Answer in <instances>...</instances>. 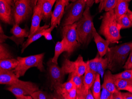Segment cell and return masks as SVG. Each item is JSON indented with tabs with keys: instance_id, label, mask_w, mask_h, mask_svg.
I'll use <instances>...</instances> for the list:
<instances>
[{
	"instance_id": "e0dca14e",
	"label": "cell",
	"mask_w": 132,
	"mask_h": 99,
	"mask_svg": "<svg viewBox=\"0 0 132 99\" xmlns=\"http://www.w3.org/2000/svg\"><path fill=\"white\" fill-rule=\"evenodd\" d=\"M49 27V25L45 24L43 26H40V28L36 31L31 36H29L26 42H24L23 43L22 45L21 53H23L26 49L31 43H32L33 42H35L37 40L42 36H43L44 32L46 29Z\"/></svg>"
},
{
	"instance_id": "5b68a950",
	"label": "cell",
	"mask_w": 132,
	"mask_h": 99,
	"mask_svg": "<svg viewBox=\"0 0 132 99\" xmlns=\"http://www.w3.org/2000/svg\"><path fill=\"white\" fill-rule=\"evenodd\" d=\"M38 0H18L13 7L15 24L20 25L33 14Z\"/></svg>"
},
{
	"instance_id": "836d02e7",
	"label": "cell",
	"mask_w": 132,
	"mask_h": 99,
	"mask_svg": "<svg viewBox=\"0 0 132 99\" xmlns=\"http://www.w3.org/2000/svg\"><path fill=\"white\" fill-rule=\"evenodd\" d=\"M100 57V55L98 53L94 59L91 60H88L86 62L87 64L88 65L90 69L96 74H98V63Z\"/></svg>"
},
{
	"instance_id": "9c48e42d",
	"label": "cell",
	"mask_w": 132,
	"mask_h": 99,
	"mask_svg": "<svg viewBox=\"0 0 132 99\" xmlns=\"http://www.w3.org/2000/svg\"><path fill=\"white\" fill-rule=\"evenodd\" d=\"M48 69L49 74L51 81V90H54L56 86L63 83L65 75L62 71L61 68L57 65L53 63L52 59L47 63Z\"/></svg>"
},
{
	"instance_id": "f1b7e54d",
	"label": "cell",
	"mask_w": 132,
	"mask_h": 99,
	"mask_svg": "<svg viewBox=\"0 0 132 99\" xmlns=\"http://www.w3.org/2000/svg\"><path fill=\"white\" fill-rule=\"evenodd\" d=\"M109 65V60L107 57L103 58V57H100L98 63L97 69L98 74L103 77L104 71L106 69L108 68Z\"/></svg>"
},
{
	"instance_id": "3957f363",
	"label": "cell",
	"mask_w": 132,
	"mask_h": 99,
	"mask_svg": "<svg viewBox=\"0 0 132 99\" xmlns=\"http://www.w3.org/2000/svg\"><path fill=\"white\" fill-rule=\"evenodd\" d=\"M132 49V42L109 48L106 54L109 60L108 68L113 71L116 66L123 65Z\"/></svg>"
},
{
	"instance_id": "ac0fdd59",
	"label": "cell",
	"mask_w": 132,
	"mask_h": 99,
	"mask_svg": "<svg viewBox=\"0 0 132 99\" xmlns=\"http://www.w3.org/2000/svg\"><path fill=\"white\" fill-rule=\"evenodd\" d=\"M115 80L113 74L109 70L104 74L103 83L102 86L105 87L111 93H114L118 90L115 85Z\"/></svg>"
},
{
	"instance_id": "4fadbf2b",
	"label": "cell",
	"mask_w": 132,
	"mask_h": 99,
	"mask_svg": "<svg viewBox=\"0 0 132 99\" xmlns=\"http://www.w3.org/2000/svg\"><path fill=\"white\" fill-rule=\"evenodd\" d=\"M93 36L97 46L98 54L100 57H103L106 55L109 48L110 42L107 40H104L101 37L96 30L94 24L93 25Z\"/></svg>"
},
{
	"instance_id": "52a82bcc",
	"label": "cell",
	"mask_w": 132,
	"mask_h": 99,
	"mask_svg": "<svg viewBox=\"0 0 132 99\" xmlns=\"http://www.w3.org/2000/svg\"><path fill=\"white\" fill-rule=\"evenodd\" d=\"M77 22L63 26L61 34L64 41L65 49L68 57H69L81 46L77 40L76 33Z\"/></svg>"
},
{
	"instance_id": "d590c367",
	"label": "cell",
	"mask_w": 132,
	"mask_h": 99,
	"mask_svg": "<svg viewBox=\"0 0 132 99\" xmlns=\"http://www.w3.org/2000/svg\"><path fill=\"white\" fill-rule=\"evenodd\" d=\"M63 99H77V92L76 86L63 96Z\"/></svg>"
},
{
	"instance_id": "30bf717a",
	"label": "cell",
	"mask_w": 132,
	"mask_h": 99,
	"mask_svg": "<svg viewBox=\"0 0 132 99\" xmlns=\"http://www.w3.org/2000/svg\"><path fill=\"white\" fill-rule=\"evenodd\" d=\"M0 19L6 24L13 26L15 24L13 7L4 0H0Z\"/></svg>"
},
{
	"instance_id": "8992f818",
	"label": "cell",
	"mask_w": 132,
	"mask_h": 99,
	"mask_svg": "<svg viewBox=\"0 0 132 99\" xmlns=\"http://www.w3.org/2000/svg\"><path fill=\"white\" fill-rule=\"evenodd\" d=\"M86 6V0H77L66 6L62 26L72 24L83 17Z\"/></svg>"
},
{
	"instance_id": "74e56055",
	"label": "cell",
	"mask_w": 132,
	"mask_h": 99,
	"mask_svg": "<svg viewBox=\"0 0 132 99\" xmlns=\"http://www.w3.org/2000/svg\"><path fill=\"white\" fill-rule=\"evenodd\" d=\"M54 28L52 26H50L48 29H46L44 32L43 36L44 37L46 40H52V37L51 32Z\"/></svg>"
},
{
	"instance_id": "5bb4252c",
	"label": "cell",
	"mask_w": 132,
	"mask_h": 99,
	"mask_svg": "<svg viewBox=\"0 0 132 99\" xmlns=\"http://www.w3.org/2000/svg\"><path fill=\"white\" fill-rule=\"evenodd\" d=\"M42 20H43V12L40 4L38 2L37 5L34 9L32 14L31 25L29 36L31 35L40 28V23Z\"/></svg>"
},
{
	"instance_id": "7c38bea8",
	"label": "cell",
	"mask_w": 132,
	"mask_h": 99,
	"mask_svg": "<svg viewBox=\"0 0 132 99\" xmlns=\"http://www.w3.org/2000/svg\"><path fill=\"white\" fill-rule=\"evenodd\" d=\"M66 6V4L62 0L56 1L54 9L52 14L50 26L55 28L59 25L65 12Z\"/></svg>"
},
{
	"instance_id": "2e32d148",
	"label": "cell",
	"mask_w": 132,
	"mask_h": 99,
	"mask_svg": "<svg viewBox=\"0 0 132 99\" xmlns=\"http://www.w3.org/2000/svg\"><path fill=\"white\" fill-rule=\"evenodd\" d=\"M57 0H38L41 6L43 12V20L44 21H48L52 18V9Z\"/></svg>"
},
{
	"instance_id": "681fc988",
	"label": "cell",
	"mask_w": 132,
	"mask_h": 99,
	"mask_svg": "<svg viewBox=\"0 0 132 99\" xmlns=\"http://www.w3.org/2000/svg\"><path fill=\"white\" fill-rule=\"evenodd\" d=\"M0 34H4V32L1 25V26H0Z\"/></svg>"
},
{
	"instance_id": "7402d4cb",
	"label": "cell",
	"mask_w": 132,
	"mask_h": 99,
	"mask_svg": "<svg viewBox=\"0 0 132 99\" xmlns=\"http://www.w3.org/2000/svg\"><path fill=\"white\" fill-rule=\"evenodd\" d=\"M18 64V60L10 59L0 60V70H1L10 71L14 69Z\"/></svg>"
},
{
	"instance_id": "ffe728a7",
	"label": "cell",
	"mask_w": 132,
	"mask_h": 99,
	"mask_svg": "<svg viewBox=\"0 0 132 99\" xmlns=\"http://www.w3.org/2000/svg\"><path fill=\"white\" fill-rule=\"evenodd\" d=\"M97 74L90 69L87 64L85 75L84 76V84L86 90L88 91L91 89L95 80Z\"/></svg>"
},
{
	"instance_id": "4dcf8cb0",
	"label": "cell",
	"mask_w": 132,
	"mask_h": 99,
	"mask_svg": "<svg viewBox=\"0 0 132 99\" xmlns=\"http://www.w3.org/2000/svg\"><path fill=\"white\" fill-rule=\"evenodd\" d=\"M115 85L119 91L125 90L127 87L132 86V80L125 79H116Z\"/></svg>"
},
{
	"instance_id": "f35d334b",
	"label": "cell",
	"mask_w": 132,
	"mask_h": 99,
	"mask_svg": "<svg viewBox=\"0 0 132 99\" xmlns=\"http://www.w3.org/2000/svg\"><path fill=\"white\" fill-rule=\"evenodd\" d=\"M123 68L125 69H132V49L130 53L129 57L125 64Z\"/></svg>"
},
{
	"instance_id": "d4e9b609",
	"label": "cell",
	"mask_w": 132,
	"mask_h": 99,
	"mask_svg": "<svg viewBox=\"0 0 132 99\" xmlns=\"http://www.w3.org/2000/svg\"><path fill=\"white\" fill-rule=\"evenodd\" d=\"M100 75L97 74L95 80L91 89L95 99H100L101 94V79Z\"/></svg>"
},
{
	"instance_id": "f6af8a7d",
	"label": "cell",
	"mask_w": 132,
	"mask_h": 99,
	"mask_svg": "<svg viewBox=\"0 0 132 99\" xmlns=\"http://www.w3.org/2000/svg\"><path fill=\"white\" fill-rule=\"evenodd\" d=\"M127 15H128L129 18L132 22V11L130 10L129 9L128 10V12H127Z\"/></svg>"
},
{
	"instance_id": "4316f807",
	"label": "cell",
	"mask_w": 132,
	"mask_h": 99,
	"mask_svg": "<svg viewBox=\"0 0 132 99\" xmlns=\"http://www.w3.org/2000/svg\"><path fill=\"white\" fill-rule=\"evenodd\" d=\"M117 22L119 30L132 27V22L129 18L127 14L121 16Z\"/></svg>"
},
{
	"instance_id": "ee69618b",
	"label": "cell",
	"mask_w": 132,
	"mask_h": 99,
	"mask_svg": "<svg viewBox=\"0 0 132 99\" xmlns=\"http://www.w3.org/2000/svg\"><path fill=\"white\" fill-rule=\"evenodd\" d=\"M105 0H95V3L96 4L99 3H100V4L99 6V8H100L101 7L103 3Z\"/></svg>"
},
{
	"instance_id": "60d3db41",
	"label": "cell",
	"mask_w": 132,
	"mask_h": 99,
	"mask_svg": "<svg viewBox=\"0 0 132 99\" xmlns=\"http://www.w3.org/2000/svg\"><path fill=\"white\" fill-rule=\"evenodd\" d=\"M123 99H132V93L130 92L122 93Z\"/></svg>"
},
{
	"instance_id": "d6986e66",
	"label": "cell",
	"mask_w": 132,
	"mask_h": 99,
	"mask_svg": "<svg viewBox=\"0 0 132 99\" xmlns=\"http://www.w3.org/2000/svg\"><path fill=\"white\" fill-rule=\"evenodd\" d=\"M75 86L73 81L71 80H68L67 82L61 83L54 87L56 94L59 99H63V96L68 92L72 90Z\"/></svg>"
},
{
	"instance_id": "8d00e7d4",
	"label": "cell",
	"mask_w": 132,
	"mask_h": 99,
	"mask_svg": "<svg viewBox=\"0 0 132 99\" xmlns=\"http://www.w3.org/2000/svg\"><path fill=\"white\" fill-rule=\"evenodd\" d=\"M102 91L101 92L100 99H111L112 93L106 89L105 87L102 86Z\"/></svg>"
},
{
	"instance_id": "44dd1931",
	"label": "cell",
	"mask_w": 132,
	"mask_h": 99,
	"mask_svg": "<svg viewBox=\"0 0 132 99\" xmlns=\"http://www.w3.org/2000/svg\"><path fill=\"white\" fill-rule=\"evenodd\" d=\"M129 10V3L125 0H118L116 6L114 9L115 17L116 21L123 15L127 14Z\"/></svg>"
},
{
	"instance_id": "ab89813d",
	"label": "cell",
	"mask_w": 132,
	"mask_h": 99,
	"mask_svg": "<svg viewBox=\"0 0 132 99\" xmlns=\"http://www.w3.org/2000/svg\"><path fill=\"white\" fill-rule=\"evenodd\" d=\"M111 99H123L122 96V92L118 90L114 93H112Z\"/></svg>"
},
{
	"instance_id": "484cf974",
	"label": "cell",
	"mask_w": 132,
	"mask_h": 99,
	"mask_svg": "<svg viewBox=\"0 0 132 99\" xmlns=\"http://www.w3.org/2000/svg\"><path fill=\"white\" fill-rule=\"evenodd\" d=\"M65 51L66 49L64 41L63 39H62L61 41H59L55 45L54 55L52 59V62L57 65V60L59 57L62 53Z\"/></svg>"
},
{
	"instance_id": "c3c4849f",
	"label": "cell",
	"mask_w": 132,
	"mask_h": 99,
	"mask_svg": "<svg viewBox=\"0 0 132 99\" xmlns=\"http://www.w3.org/2000/svg\"><path fill=\"white\" fill-rule=\"evenodd\" d=\"M62 1L66 4V6H67V5H69L70 0H62Z\"/></svg>"
},
{
	"instance_id": "9a60e30c",
	"label": "cell",
	"mask_w": 132,
	"mask_h": 99,
	"mask_svg": "<svg viewBox=\"0 0 132 99\" xmlns=\"http://www.w3.org/2000/svg\"><path fill=\"white\" fill-rule=\"evenodd\" d=\"M21 80L19 79L13 71L0 70V84L9 86L19 84Z\"/></svg>"
},
{
	"instance_id": "b9f144b4",
	"label": "cell",
	"mask_w": 132,
	"mask_h": 99,
	"mask_svg": "<svg viewBox=\"0 0 132 99\" xmlns=\"http://www.w3.org/2000/svg\"><path fill=\"white\" fill-rule=\"evenodd\" d=\"M17 99H32L31 95H20L15 96Z\"/></svg>"
},
{
	"instance_id": "277c9868",
	"label": "cell",
	"mask_w": 132,
	"mask_h": 99,
	"mask_svg": "<svg viewBox=\"0 0 132 99\" xmlns=\"http://www.w3.org/2000/svg\"><path fill=\"white\" fill-rule=\"evenodd\" d=\"M44 53H41L25 57H18V64L17 67L12 71L18 78L23 76L27 70L32 67H36L41 72L44 71Z\"/></svg>"
},
{
	"instance_id": "f907efd6",
	"label": "cell",
	"mask_w": 132,
	"mask_h": 99,
	"mask_svg": "<svg viewBox=\"0 0 132 99\" xmlns=\"http://www.w3.org/2000/svg\"><path fill=\"white\" fill-rule=\"evenodd\" d=\"M77 0H70V1L71 2H74L75 1H76Z\"/></svg>"
},
{
	"instance_id": "603a6c76",
	"label": "cell",
	"mask_w": 132,
	"mask_h": 99,
	"mask_svg": "<svg viewBox=\"0 0 132 99\" xmlns=\"http://www.w3.org/2000/svg\"><path fill=\"white\" fill-rule=\"evenodd\" d=\"M63 74L64 75L76 72L77 66L76 61H71L67 59H65L64 60L61 68Z\"/></svg>"
},
{
	"instance_id": "816d5d0a",
	"label": "cell",
	"mask_w": 132,
	"mask_h": 99,
	"mask_svg": "<svg viewBox=\"0 0 132 99\" xmlns=\"http://www.w3.org/2000/svg\"><path fill=\"white\" fill-rule=\"evenodd\" d=\"M125 1H126L127 2H128V3H129V2H130L131 0H125Z\"/></svg>"
},
{
	"instance_id": "e575fe53",
	"label": "cell",
	"mask_w": 132,
	"mask_h": 99,
	"mask_svg": "<svg viewBox=\"0 0 132 99\" xmlns=\"http://www.w3.org/2000/svg\"><path fill=\"white\" fill-rule=\"evenodd\" d=\"M116 79H125L132 80V73L131 69H125V70L121 73L113 75Z\"/></svg>"
},
{
	"instance_id": "cb8c5ba5",
	"label": "cell",
	"mask_w": 132,
	"mask_h": 99,
	"mask_svg": "<svg viewBox=\"0 0 132 99\" xmlns=\"http://www.w3.org/2000/svg\"><path fill=\"white\" fill-rule=\"evenodd\" d=\"M10 33L18 38L24 39L25 38L29 37L30 31H28L26 29L21 28L19 25L15 23L11 29Z\"/></svg>"
},
{
	"instance_id": "f5cc1de1",
	"label": "cell",
	"mask_w": 132,
	"mask_h": 99,
	"mask_svg": "<svg viewBox=\"0 0 132 99\" xmlns=\"http://www.w3.org/2000/svg\"><path fill=\"white\" fill-rule=\"evenodd\" d=\"M18 1V0H14V3H15V2H16V1Z\"/></svg>"
},
{
	"instance_id": "1f68e13d",
	"label": "cell",
	"mask_w": 132,
	"mask_h": 99,
	"mask_svg": "<svg viewBox=\"0 0 132 99\" xmlns=\"http://www.w3.org/2000/svg\"><path fill=\"white\" fill-rule=\"evenodd\" d=\"M13 56L10 53L6 44L0 43V60L12 59Z\"/></svg>"
},
{
	"instance_id": "f546056e",
	"label": "cell",
	"mask_w": 132,
	"mask_h": 99,
	"mask_svg": "<svg viewBox=\"0 0 132 99\" xmlns=\"http://www.w3.org/2000/svg\"><path fill=\"white\" fill-rule=\"evenodd\" d=\"M118 2V0H105L101 7L99 8V12L104 10L107 12L114 9Z\"/></svg>"
},
{
	"instance_id": "bcb514c9",
	"label": "cell",
	"mask_w": 132,
	"mask_h": 99,
	"mask_svg": "<svg viewBox=\"0 0 132 99\" xmlns=\"http://www.w3.org/2000/svg\"><path fill=\"white\" fill-rule=\"evenodd\" d=\"M7 3L10 4L12 7H14V0H4Z\"/></svg>"
},
{
	"instance_id": "7a4b0ae2",
	"label": "cell",
	"mask_w": 132,
	"mask_h": 99,
	"mask_svg": "<svg viewBox=\"0 0 132 99\" xmlns=\"http://www.w3.org/2000/svg\"><path fill=\"white\" fill-rule=\"evenodd\" d=\"M92 17L90 8L86 6L83 17L77 22L76 33L77 40L81 45H88L93 38Z\"/></svg>"
},
{
	"instance_id": "6da1fadb",
	"label": "cell",
	"mask_w": 132,
	"mask_h": 99,
	"mask_svg": "<svg viewBox=\"0 0 132 99\" xmlns=\"http://www.w3.org/2000/svg\"><path fill=\"white\" fill-rule=\"evenodd\" d=\"M120 31L115 17L114 9L106 12L103 16L99 33L110 43H116L122 38Z\"/></svg>"
},
{
	"instance_id": "8fae6325",
	"label": "cell",
	"mask_w": 132,
	"mask_h": 99,
	"mask_svg": "<svg viewBox=\"0 0 132 99\" xmlns=\"http://www.w3.org/2000/svg\"><path fill=\"white\" fill-rule=\"evenodd\" d=\"M73 81L77 92V99H86L87 94L89 90L85 88L84 84V76H80L76 72L70 74L69 80Z\"/></svg>"
},
{
	"instance_id": "d6a6232c",
	"label": "cell",
	"mask_w": 132,
	"mask_h": 99,
	"mask_svg": "<svg viewBox=\"0 0 132 99\" xmlns=\"http://www.w3.org/2000/svg\"><path fill=\"white\" fill-rule=\"evenodd\" d=\"M31 96L34 99H54V97L47 92L42 91H37L33 92Z\"/></svg>"
},
{
	"instance_id": "ba28073f",
	"label": "cell",
	"mask_w": 132,
	"mask_h": 99,
	"mask_svg": "<svg viewBox=\"0 0 132 99\" xmlns=\"http://www.w3.org/2000/svg\"><path fill=\"white\" fill-rule=\"evenodd\" d=\"M6 89L16 96L20 95H31L33 92L38 91L39 88L33 83L22 80L19 84L9 86Z\"/></svg>"
},
{
	"instance_id": "83f0119b",
	"label": "cell",
	"mask_w": 132,
	"mask_h": 99,
	"mask_svg": "<svg viewBox=\"0 0 132 99\" xmlns=\"http://www.w3.org/2000/svg\"><path fill=\"white\" fill-rule=\"evenodd\" d=\"M77 66L76 73L80 76H83L85 74L86 68V62L84 61L83 57L81 55H79L75 60Z\"/></svg>"
},
{
	"instance_id": "7dc6e473",
	"label": "cell",
	"mask_w": 132,
	"mask_h": 99,
	"mask_svg": "<svg viewBox=\"0 0 132 99\" xmlns=\"http://www.w3.org/2000/svg\"><path fill=\"white\" fill-rule=\"evenodd\" d=\"M125 91H127L132 93V86H130L127 87L126 88V89H125Z\"/></svg>"
},
{
	"instance_id": "7bdbcfd3",
	"label": "cell",
	"mask_w": 132,
	"mask_h": 99,
	"mask_svg": "<svg viewBox=\"0 0 132 99\" xmlns=\"http://www.w3.org/2000/svg\"><path fill=\"white\" fill-rule=\"evenodd\" d=\"M86 6L89 7L90 8L93 6V4L95 3V0H86Z\"/></svg>"
},
{
	"instance_id": "db71d44e",
	"label": "cell",
	"mask_w": 132,
	"mask_h": 99,
	"mask_svg": "<svg viewBox=\"0 0 132 99\" xmlns=\"http://www.w3.org/2000/svg\"><path fill=\"white\" fill-rule=\"evenodd\" d=\"M131 71H132V69H131Z\"/></svg>"
}]
</instances>
